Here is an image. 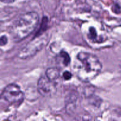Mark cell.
<instances>
[{"label":"cell","mask_w":121,"mask_h":121,"mask_svg":"<svg viewBox=\"0 0 121 121\" xmlns=\"http://www.w3.org/2000/svg\"><path fill=\"white\" fill-rule=\"evenodd\" d=\"M102 65L94 54L80 52L77 55L73 65V71L79 80L89 82L96 78L100 73Z\"/></svg>","instance_id":"1"},{"label":"cell","mask_w":121,"mask_h":121,"mask_svg":"<svg viewBox=\"0 0 121 121\" xmlns=\"http://www.w3.org/2000/svg\"><path fill=\"white\" fill-rule=\"evenodd\" d=\"M39 16L35 12H29L21 15L13 24L11 33L16 41H20L29 36L37 27Z\"/></svg>","instance_id":"2"},{"label":"cell","mask_w":121,"mask_h":121,"mask_svg":"<svg viewBox=\"0 0 121 121\" xmlns=\"http://www.w3.org/2000/svg\"><path fill=\"white\" fill-rule=\"evenodd\" d=\"M1 98L9 104H18L24 100V95L20 86L14 83L7 85L1 93Z\"/></svg>","instance_id":"3"},{"label":"cell","mask_w":121,"mask_h":121,"mask_svg":"<svg viewBox=\"0 0 121 121\" xmlns=\"http://www.w3.org/2000/svg\"><path fill=\"white\" fill-rule=\"evenodd\" d=\"M46 40L42 39L41 40H33L30 44L20 51L18 54V57L21 59H26L31 57L37 52L40 51L45 44Z\"/></svg>","instance_id":"4"},{"label":"cell","mask_w":121,"mask_h":121,"mask_svg":"<svg viewBox=\"0 0 121 121\" xmlns=\"http://www.w3.org/2000/svg\"><path fill=\"white\" fill-rule=\"evenodd\" d=\"M56 88L55 82L49 80L46 76L41 77L37 82V90L43 96L51 95Z\"/></svg>","instance_id":"5"},{"label":"cell","mask_w":121,"mask_h":121,"mask_svg":"<svg viewBox=\"0 0 121 121\" xmlns=\"http://www.w3.org/2000/svg\"><path fill=\"white\" fill-rule=\"evenodd\" d=\"M60 74V70L56 67H50L47 69L46 71V76L53 82H55L59 79Z\"/></svg>","instance_id":"6"},{"label":"cell","mask_w":121,"mask_h":121,"mask_svg":"<svg viewBox=\"0 0 121 121\" xmlns=\"http://www.w3.org/2000/svg\"><path fill=\"white\" fill-rule=\"evenodd\" d=\"M60 58L62 59V63L64 66H67L70 63V57L67 52L65 51H61L59 54Z\"/></svg>","instance_id":"7"},{"label":"cell","mask_w":121,"mask_h":121,"mask_svg":"<svg viewBox=\"0 0 121 121\" xmlns=\"http://www.w3.org/2000/svg\"><path fill=\"white\" fill-rule=\"evenodd\" d=\"M97 37V32L95 28L93 27H91L89 28V38L91 40H95Z\"/></svg>","instance_id":"8"},{"label":"cell","mask_w":121,"mask_h":121,"mask_svg":"<svg viewBox=\"0 0 121 121\" xmlns=\"http://www.w3.org/2000/svg\"><path fill=\"white\" fill-rule=\"evenodd\" d=\"M8 43V39L5 35H2L0 37V46H4Z\"/></svg>","instance_id":"9"},{"label":"cell","mask_w":121,"mask_h":121,"mask_svg":"<svg viewBox=\"0 0 121 121\" xmlns=\"http://www.w3.org/2000/svg\"><path fill=\"white\" fill-rule=\"evenodd\" d=\"M63 77L65 79V80H69L71 79V78H72V74L70 72H69V71H66L63 74Z\"/></svg>","instance_id":"10"},{"label":"cell","mask_w":121,"mask_h":121,"mask_svg":"<svg viewBox=\"0 0 121 121\" xmlns=\"http://www.w3.org/2000/svg\"><path fill=\"white\" fill-rule=\"evenodd\" d=\"M0 1L5 4H10L14 2V0H0Z\"/></svg>","instance_id":"11"},{"label":"cell","mask_w":121,"mask_h":121,"mask_svg":"<svg viewBox=\"0 0 121 121\" xmlns=\"http://www.w3.org/2000/svg\"><path fill=\"white\" fill-rule=\"evenodd\" d=\"M120 1H121V0H120Z\"/></svg>","instance_id":"12"}]
</instances>
